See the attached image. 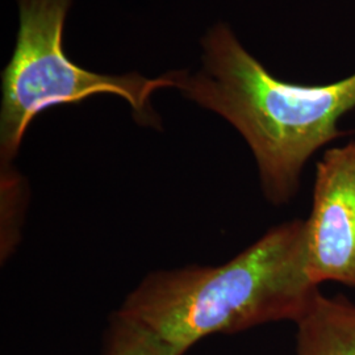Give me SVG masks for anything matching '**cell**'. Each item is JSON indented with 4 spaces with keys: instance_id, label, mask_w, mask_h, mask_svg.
<instances>
[{
    "instance_id": "obj_1",
    "label": "cell",
    "mask_w": 355,
    "mask_h": 355,
    "mask_svg": "<svg viewBox=\"0 0 355 355\" xmlns=\"http://www.w3.org/2000/svg\"><path fill=\"white\" fill-rule=\"evenodd\" d=\"M202 46L200 69L195 74L177 71V89L241 135L268 203H290L311 157L346 136L340 120L355 110V73L328 85L282 80L225 23L212 26Z\"/></svg>"
},
{
    "instance_id": "obj_2",
    "label": "cell",
    "mask_w": 355,
    "mask_h": 355,
    "mask_svg": "<svg viewBox=\"0 0 355 355\" xmlns=\"http://www.w3.org/2000/svg\"><path fill=\"white\" fill-rule=\"evenodd\" d=\"M305 220L275 225L218 266L154 271L117 311L180 353L208 336L297 322L321 293L306 271Z\"/></svg>"
},
{
    "instance_id": "obj_3",
    "label": "cell",
    "mask_w": 355,
    "mask_h": 355,
    "mask_svg": "<svg viewBox=\"0 0 355 355\" xmlns=\"http://www.w3.org/2000/svg\"><path fill=\"white\" fill-rule=\"evenodd\" d=\"M73 0H17L19 31L12 57L1 74L0 159L6 171L17 155L32 120L55 105L95 95H116L142 125H157L152 96L177 89V71L157 78L139 73L110 76L73 62L64 49L66 16Z\"/></svg>"
},
{
    "instance_id": "obj_4",
    "label": "cell",
    "mask_w": 355,
    "mask_h": 355,
    "mask_svg": "<svg viewBox=\"0 0 355 355\" xmlns=\"http://www.w3.org/2000/svg\"><path fill=\"white\" fill-rule=\"evenodd\" d=\"M306 224L311 280L355 287V141L330 148L316 165Z\"/></svg>"
},
{
    "instance_id": "obj_5",
    "label": "cell",
    "mask_w": 355,
    "mask_h": 355,
    "mask_svg": "<svg viewBox=\"0 0 355 355\" xmlns=\"http://www.w3.org/2000/svg\"><path fill=\"white\" fill-rule=\"evenodd\" d=\"M296 355H355V304L320 293L296 322Z\"/></svg>"
},
{
    "instance_id": "obj_6",
    "label": "cell",
    "mask_w": 355,
    "mask_h": 355,
    "mask_svg": "<svg viewBox=\"0 0 355 355\" xmlns=\"http://www.w3.org/2000/svg\"><path fill=\"white\" fill-rule=\"evenodd\" d=\"M102 355H184L137 322L114 313L104 336Z\"/></svg>"
}]
</instances>
